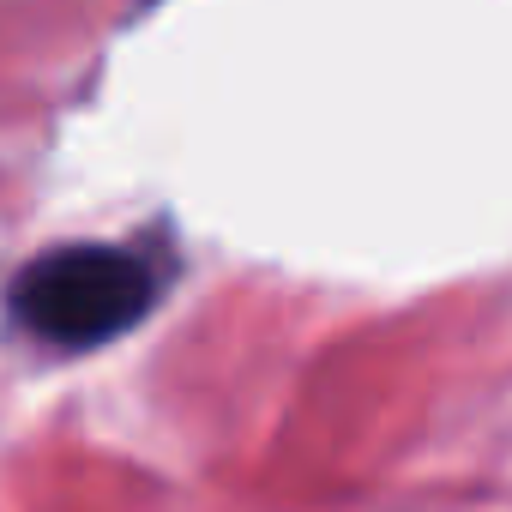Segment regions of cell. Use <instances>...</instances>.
<instances>
[{"label": "cell", "instance_id": "1", "mask_svg": "<svg viewBox=\"0 0 512 512\" xmlns=\"http://www.w3.org/2000/svg\"><path fill=\"white\" fill-rule=\"evenodd\" d=\"M157 302V278L133 247H61L31 260L13 284V314L67 350H91L145 320Z\"/></svg>", "mask_w": 512, "mask_h": 512}]
</instances>
